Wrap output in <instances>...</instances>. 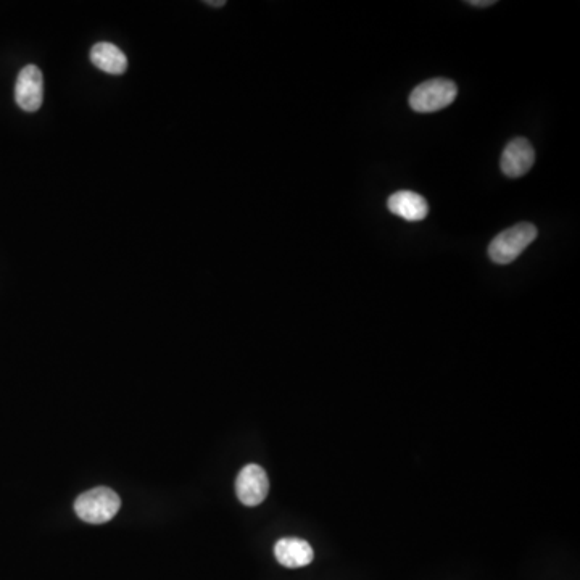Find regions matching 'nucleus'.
I'll return each instance as SVG.
<instances>
[{"instance_id": "f257e3e1", "label": "nucleus", "mask_w": 580, "mask_h": 580, "mask_svg": "<svg viewBox=\"0 0 580 580\" xmlns=\"http://www.w3.org/2000/svg\"><path fill=\"white\" fill-rule=\"evenodd\" d=\"M537 228L531 223H519L500 232L489 245V257L497 265H510L537 239Z\"/></svg>"}, {"instance_id": "f03ea898", "label": "nucleus", "mask_w": 580, "mask_h": 580, "mask_svg": "<svg viewBox=\"0 0 580 580\" xmlns=\"http://www.w3.org/2000/svg\"><path fill=\"white\" fill-rule=\"evenodd\" d=\"M121 508L118 493L108 487H96L76 498L75 511L79 519L89 524H105L112 521Z\"/></svg>"}, {"instance_id": "7ed1b4c3", "label": "nucleus", "mask_w": 580, "mask_h": 580, "mask_svg": "<svg viewBox=\"0 0 580 580\" xmlns=\"http://www.w3.org/2000/svg\"><path fill=\"white\" fill-rule=\"evenodd\" d=\"M458 96V87L450 79H429L411 92L410 107L418 113H434L452 105Z\"/></svg>"}, {"instance_id": "20e7f679", "label": "nucleus", "mask_w": 580, "mask_h": 580, "mask_svg": "<svg viewBox=\"0 0 580 580\" xmlns=\"http://www.w3.org/2000/svg\"><path fill=\"white\" fill-rule=\"evenodd\" d=\"M15 100L25 112H38L44 102V76L36 65L20 71L15 84Z\"/></svg>"}, {"instance_id": "39448f33", "label": "nucleus", "mask_w": 580, "mask_h": 580, "mask_svg": "<svg viewBox=\"0 0 580 580\" xmlns=\"http://www.w3.org/2000/svg\"><path fill=\"white\" fill-rule=\"evenodd\" d=\"M270 490V481L265 469L258 464H247L236 481L237 497L245 506H258L265 502Z\"/></svg>"}, {"instance_id": "423d86ee", "label": "nucleus", "mask_w": 580, "mask_h": 580, "mask_svg": "<svg viewBox=\"0 0 580 580\" xmlns=\"http://www.w3.org/2000/svg\"><path fill=\"white\" fill-rule=\"evenodd\" d=\"M535 163V150L524 137H516L503 150L500 168L508 178H522Z\"/></svg>"}, {"instance_id": "0eeeda50", "label": "nucleus", "mask_w": 580, "mask_h": 580, "mask_svg": "<svg viewBox=\"0 0 580 580\" xmlns=\"http://www.w3.org/2000/svg\"><path fill=\"white\" fill-rule=\"evenodd\" d=\"M274 556L284 568H303L315 558V551L307 540L286 537L279 540L274 547Z\"/></svg>"}, {"instance_id": "6e6552de", "label": "nucleus", "mask_w": 580, "mask_h": 580, "mask_svg": "<svg viewBox=\"0 0 580 580\" xmlns=\"http://www.w3.org/2000/svg\"><path fill=\"white\" fill-rule=\"evenodd\" d=\"M387 205L390 212L411 223L424 220L429 213V205L423 195L411 191L395 192L394 195H390Z\"/></svg>"}, {"instance_id": "1a4fd4ad", "label": "nucleus", "mask_w": 580, "mask_h": 580, "mask_svg": "<svg viewBox=\"0 0 580 580\" xmlns=\"http://www.w3.org/2000/svg\"><path fill=\"white\" fill-rule=\"evenodd\" d=\"M91 62L94 67L108 75H123L128 70V58L125 52L110 42H99L91 49Z\"/></svg>"}, {"instance_id": "9d476101", "label": "nucleus", "mask_w": 580, "mask_h": 580, "mask_svg": "<svg viewBox=\"0 0 580 580\" xmlns=\"http://www.w3.org/2000/svg\"><path fill=\"white\" fill-rule=\"evenodd\" d=\"M471 7H490V5H495V0H469L468 2Z\"/></svg>"}, {"instance_id": "9b49d317", "label": "nucleus", "mask_w": 580, "mask_h": 580, "mask_svg": "<svg viewBox=\"0 0 580 580\" xmlns=\"http://www.w3.org/2000/svg\"><path fill=\"white\" fill-rule=\"evenodd\" d=\"M208 5H212V7H224L226 2L224 0H218V2H207Z\"/></svg>"}]
</instances>
